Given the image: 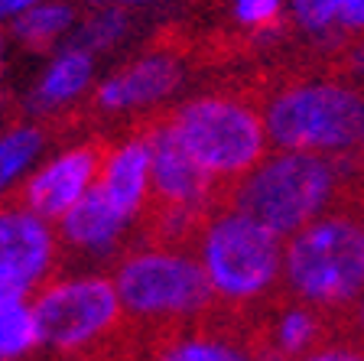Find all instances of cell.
<instances>
[{"label":"cell","mask_w":364,"mask_h":361,"mask_svg":"<svg viewBox=\"0 0 364 361\" xmlns=\"http://www.w3.org/2000/svg\"><path fill=\"white\" fill-rule=\"evenodd\" d=\"M355 182V157L338 159L299 150H270L241 182L228 189L225 202L287 241L351 199Z\"/></svg>","instance_id":"1"},{"label":"cell","mask_w":364,"mask_h":361,"mask_svg":"<svg viewBox=\"0 0 364 361\" xmlns=\"http://www.w3.org/2000/svg\"><path fill=\"white\" fill-rule=\"evenodd\" d=\"M260 105L273 150L351 159L364 140V82L348 72L287 78Z\"/></svg>","instance_id":"2"},{"label":"cell","mask_w":364,"mask_h":361,"mask_svg":"<svg viewBox=\"0 0 364 361\" xmlns=\"http://www.w3.org/2000/svg\"><path fill=\"white\" fill-rule=\"evenodd\" d=\"M283 293L309 303L328 319H345L364 296V205L345 199L338 209L287 238Z\"/></svg>","instance_id":"3"},{"label":"cell","mask_w":364,"mask_h":361,"mask_svg":"<svg viewBox=\"0 0 364 361\" xmlns=\"http://www.w3.org/2000/svg\"><path fill=\"white\" fill-rule=\"evenodd\" d=\"M192 248L218 306L250 309L283 290L287 241L235 205H215L192 234Z\"/></svg>","instance_id":"4"},{"label":"cell","mask_w":364,"mask_h":361,"mask_svg":"<svg viewBox=\"0 0 364 361\" xmlns=\"http://www.w3.org/2000/svg\"><path fill=\"white\" fill-rule=\"evenodd\" d=\"M111 277L124 319L136 325L182 332L218 306L196 248L179 241H156L130 251L117 261Z\"/></svg>","instance_id":"5"},{"label":"cell","mask_w":364,"mask_h":361,"mask_svg":"<svg viewBox=\"0 0 364 361\" xmlns=\"http://www.w3.org/2000/svg\"><path fill=\"white\" fill-rule=\"evenodd\" d=\"M163 120L221 186L241 182L273 150L264 105L237 91L192 95Z\"/></svg>","instance_id":"6"},{"label":"cell","mask_w":364,"mask_h":361,"mask_svg":"<svg viewBox=\"0 0 364 361\" xmlns=\"http://www.w3.org/2000/svg\"><path fill=\"white\" fill-rule=\"evenodd\" d=\"M30 303L39 348L59 355L88 352L124 323L121 296L107 273L55 277Z\"/></svg>","instance_id":"7"},{"label":"cell","mask_w":364,"mask_h":361,"mask_svg":"<svg viewBox=\"0 0 364 361\" xmlns=\"http://www.w3.org/2000/svg\"><path fill=\"white\" fill-rule=\"evenodd\" d=\"M59 257L62 238L53 221L16 199L0 205V296L33 300L55 280Z\"/></svg>","instance_id":"8"},{"label":"cell","mask_w":364,"mask_h":361,"mask_svg":"<svg viewBox=\"0 0 364 361\" xmlns=\"http://www.w3.org/2000/svg\"><path fill=\"white\" fill-rule=\"evenodd\" d=\"M101 163H105V147L98 143L62 147L53 157L39 159L36 169L26 176V182L16 192V202L43 215L46 221L59 225L68 211L98 189Z\"/></svg>","instance_id":"9"},{"label":"cell","mask_w":364,"mask_h":361,"mask_svg":"<svg viewBox=\"0 0 364 361\" xmlns=\"http://www.w3.org/2000/svg\"><path fill=\"white\" fill-rule=\"evenodd\" d=\"M182 82H186V68L179 56L169 49H150L101 78L91 91V101L107 117H124V114L153 111L166 105Z\"/></svg>","instance_id":"10"},{"label":"cell","mask_w":364,"mask_h":361,"mask_svg":"<svg viewBox=\"0 0 364 361\" xmlns=\"http://www.w3.org/2000/svg\"><path fill=\"white\" fill-rule=\"evenodd\" d=\"M98 192L121 211L124 219L136 221L153 209V140L150 130L130 134L114 147H105Z\"/></svg>","instance_id":"11"},{"label":"cell","mask_w":364,"mask_h":361,"mask_svg":"<svg viewBox=\"0 0 364 361\" xmlns=\"http://www.w3.org/2000/svg\"><path fill=\"white\" fill-rule=\"evenodd\" d=\"M95 85H98L95 53L78 43H68L62 49H55V56L39 72L36 85L30 91V111L59 114L65 108L78 105L88 91H95Z\"/></svg>","instance_id":"12"},{"label":"cell","mask_w":364,"mask_h":361,"mask_svg":"<svg viewBox=\"0 0 364 361\" xmlns=\"http://www.w3.org/2000/svg\"><path fill=\"white\" fill-rule=\"evenodd\" d=\"M257 339L267 361H296L328 339V316L309 303L287 296L283 303H273Z\"/></svg>","instance_id":"13"},{"label":"cell","mask_w":364,"mask_h":361,"mask_svg":"<svg viewBox=\"0 0 364 361\" xmlns=\"http://www.w3.org/2000/svg\"><path fill=\"white\" fill-rule=\"evenodd\" d=\"M59 238L62 248L78 251L85 257H107L124 244L127 231L134 228V221L124 219L121 211L114 209L98 189L85 199L82 205L68 211L65 219L59 221Z\"/></svg>","instance_id":"14"},{"label":"cell","mask_w":364,"mask_h":361,"mask_svg":"<svg viewBox=\"0 0 364 361\" xmlns=\"http://www.w3.org/2000/svg\"><path fill=\"white\" fill-rule=\"evenodd\" d=\"M150 361H267L260 348L212 329H182L173 332L153 352Z\"/></svg>","instance_id":"15"},{"label":"cell","mask_w":364,"mask_h":361,"mask_svg":"<svg viewBox=\"0 0 364 361\" xmlns=\"http://www.w3.org/2000/svg\"><path fill=\"white\" fill-rule=\"evenodd\" d=\"M78 14L68 0H43L30 14H23L16 23H10V36L30 53L55 49L65 36H75Z\"/></svg>","instance_id":"16"},{"label":"cell","mask_w":364,"mask_h":361,"mask_svg":"<svg viewBox=\"0 0 364 361\" xmlns=\"http://www.w3.org/2000/svg\"><path fill=\"white\" fill-rule=\"evenodd\" d=\"M46 150V134L36 124H14L0 134V205L10 192H20Z\"/></svg>","instance_id":"17"},{"label":"cell","mask_w":364,"mask_h":361,"mask_svg":"<svg viewBox=\"0 0 364 361\" xmlns=\"http://www.w3.org/2000/svg\"><path fill=\"white\" fill-rule=\"evenodd\" d=\"M39 348L33 303L0 296V361H23Z\"/></svg>","instance_id":"18"},{"label":"cell","mask_w":364,"mask_h":361,"mask_svg":"<svg viewBox=\"0 0 364 361\" xmlns=\"http://www.w3.org/2000/svg\"><path fill=\"white\" fill-rule=\"evenodd\" d=\"M130 33V10L121 7H95L85 20H78V30L72 43L85 46L91 53H107L114 46H121Z\"/></svg>","instance_id":"19"},{"label":"cell","mask_w":364,"mask_h":361,"mask_svg":"<svg viewBox=\"0 0 364 361\" xmlns=\"http://www.w3.org/2000/svg\"><path fill=\"white\" fill-rule=\"evenodd\" d=\"M341 7L345 0H287L289 23L306 39H318V43L341 36Z\"/></svg>","instance_id":"20"},{"label":"cell","mask_w":364,"mask_h":361,"mask_svg":"<svg viewBox=\"0 0 364 361\" xmlns=\"http://www.w3.org/2000/svg\"><path fill=\"white\" fill-rule=\"evenodd\" d=\"M231 16L247 33H273L289 20L287 0H231Z\"/></svg>","instance_id":"21"},{"label":"cell","mask_w":364,"mask_h":361,"mask_svg":"<svg viewBox=\"0 0 364 361\" xmlns=\"http://www.w3.org/2000/svg\"><path fill=\"white\" fill-rule=\"evenodd\" d=\"M296 361H364V345L351 335H338V339H326L318 348Z\"/></svg>","instance_id":"22"},{"label":"cell","mask_w":364,"mask_h":361,"mask_svg":"<svg viewBox=\"0 0 364 361\" xmlns=\"http://www.w3.org/2000/svg\"><path fill=\"white\" fill-rule=\"evenodd\" d=\"M341 36L364 39V0H345V7H341Z\"/></svg>","instance_id":"23"},{"label":"cell","mask_w":364,"mask_h":361,"mask_svg":"<svg viewBox=\"0 0 364 361\" xmlns=\"http://www.w3.org/2000/svg\"><path fill=\"white\" fill-rule=\"evenodd\" d=\"M39 4H43V0H0V26H4V23H16L23 14H30Z\"/></svg>","instance_id":"24"},{"label":"cell","mask_w":364,"mask_h":361,"mask_svg":"<svg viewBox=\"0 0 364 361\" xmlns=\"http://www.w3.org/2000/svg\"><path fill=\"white\" fill-rule=\"evenodd\" d=\"M345 325H348L351 339H358L364 345V296L348 309V316H345Z\"/></svg>","instance_id":"25"},{"label":"cell","mask_w":364,"mask_h":361,"mask_svg":"<svg viewBox=\"0 0 364 361\" xmlns=\"http://www.w3.org/2000/svg\"><path fill=\"white\" fill-rule=\"evenodd\" d=\"M95 7H121V10H134V7H150L159 0H91Z\"/></svg>","instance_id":"26"},{"label":"cell","mask_w":364,"mask_h":361,"mask_svg":"<svg viewBox=\"0 0 364 361\" xmlns=\"http://www.w3.org/2000/svg\"><path fill=\"white\" fill-rule=\"evenodd\" d=\"M355 166H358V179L364 182V140H361V147H358V153H355Z\"/></svg>","instance_id":"27"},{"label":"cell","mask_w":364,"mask_h":361,"mask_svg":"<svg viewBox=\"0 0 364 361\" xmlns=\"http://www.w3.org/2000/svg\"><path fill=\"white\" fill-rule=\"evenodd\" d=\"M0 68H4V33H0Z\"/></svg>","instance_id":"28"}]
</instances>
